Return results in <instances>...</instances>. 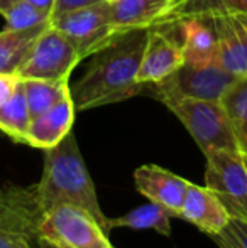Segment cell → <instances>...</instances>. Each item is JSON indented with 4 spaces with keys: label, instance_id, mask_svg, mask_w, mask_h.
Segmentation results:
<instances>
[{
    "label": "cell",
    "instance_id": "16",
    "mask_svg": "<svg viewBox=\"0 0 247 248\" xmlns=\"http://www.w3.org/2000/svg\"><path fill=\"white\" fill-rule=\"evenodd\" d=\"M175 26L181 27V49L185 62L210 64L217 56V36L212 22L203 17H188Z\"/></svg>",
    "mask_w": 247,
    "mask_h": 248
},
{
    "label": "cell",
    "instance_id": "5",
    "mask_svg": "<svg viewBox=\"0 0 247 248\" xmlns=\"http://www.w3.org/2000/svg\"><path fill=\"white\" fill-rule=\"evenodd\" d=\"M234 79V75L225 71L215 61L210 64L183 62L173 75L151 85V88L154 98L165 105L183 98L220 101L222 95Z\"/></svg>",
    "mask_w": 247,
    "mask_h": 248
},
{
    "label": "cell",
    "instance_id": "7",
    "mask_svg": "<svg viewBox=\"0 0 247 248\" xmlns=\"http://www.w3.org/2000/svg\"><path fill=\"white\" fill-rule=\"evenodd\" d=\"M205 186L227 208L231 218L247 221V160L239 150H210Z\"/></svg>",
    "mask_w": 247,
    "mask_h": 248
},
{
    "label": "cell",
    "instance_id": "31",
    "mask_svg": "<svg viewBox=\"0 0 247 248\" xmlns=\"http://www.w3.org/2000/svg\"><path fill=\"white\" fill-rule=\"evenodd\" d=\"M114 248H115V247H114Z\"/></svg>",
    "mask_w": 247,
    "mask_h": 248
},
{
    "label": "cell",
    "instance_id": "12",
    "mask_svg": "<svg viewBox=\"0 0 247 248\" xmlns=\"http://www.w3.org/2000/svg\"><path fill=\"white\" fill-rule=\"evenodd\" d=\"M188 183L185 177L156 164H144L134 170L135 191L149 201L168 208L175 218H180Z\"/></svg>",
    "mask_w": 247,
    "mask_h": 248
},
{
    "label": "cell",
    "instance_id": "8",
    "mask_svg": "<svg viewBox=\"0 0 247 248\" xmlns=\"http://www.w3.org/2000/svg\"><path fill=\"white\" fill-rule=\"evenodd\" d=\"M80 61L82 59L73 44L60 29L49 22L37 36L33 49L17 75L20 78L65 81L69 79L73 69Z\"/></svg>",
    "mask_w": 247,
    "mask_h": 248
},
{
    "label": "cell",
    "instance_id": "1",
    "mask_svg": "<svg viewBox=\"0 0 247 248\" xmlns=\"http://www.w3.org/2000/svg\"><path fill=\"white\" fill-rule=\"evenodd\" d=\"M146 39L148 29L125 31L92 56L86 73L71 88L76 111L125 101L146 88L137 79Z\"/></svg>",
    "mask_w": 247,
    "mask_h": 248
},
{
    "label": "cell",
    "instance_id": "22",
    "mask_svg": "<svg viewBox=\"0 0 247 248\" xmlns=\"http://www.w3.org/2000/svg\"><path fill=\"white\" fill-rule=\"evenodd\" d=\"M222 14H239L247 16V0H181L173 10L168 26L188 17H208L222 16Z\"/></svg>",
    "mask_w": 247,
    "mask_h": 248
},
{
    "label": "cell",
    "instance_id": "25",
    "mask_svg": "<svg viewBox=\"0 0 247 248\" xmlns=\"http://www.w3.org/2000/svg\"><path fill=\"white\" fill-rule=\"evenodd\" d=\"M99 2H103V0H54L51 19L61 16V14L69 12V10H75V9H80V7H86V5H92V3H99Z\"/></svg>",
    "mask_w": 247,
    "mask_h": 248
},
{
    "label": "cell",
    "instance_id": "15",
    "mask_svg": "<svg viewBox=\"0 0 247 248\" xmlns=\"http://www.w3.org/2000/svg\"><path fill=\"white\" fill-rule=\"evenodd\" d=\"M180 218L212 236L220 233L227 226L231 215L214 191L207 186L188 183Z\"/></svg>",
    "mask_w": 247,
    "mask_h": 248
},
{
    "label": "cell",
    "instance_id": "14",
    "mask_svg": "<svg viewBox=\"0 0 247 248\" xmlns=\"http://www.w3.org/2000/svg\"><path fill=\"white\" fill-rule=\"evenodd\" d=\"M75 113V101H73L71 92H69L49 110L31 118L24 144L43 150L54 147L71 132Z\"/></svg>",
    "mask_w": 247,
    "mask_h": 248
},
{
    "label": "cell",
    "instance_id": "20",
    "mask_svg": "<svg viewBox=\"0 0 247 248\" xmlns=\"http://www.w3.org/2000/svg\"><path fill=\"white\" fill-rule=\"evenodd\" d=\"M29 124L31 113L24 96L22 78H20L19 86L12 93V96L0 103V132H3L14 142L24 144Z\"/></svg>",
    "mask_w": 247,
    "mask_h": 248
},
{
    "label": "cell",
    "instance_id": "18",
    "mask_svg": "<svg viewBox=\"0 0 247 248\" xmlns=\"http://www.w3.org/2000/svg\"><path fill=\"white\" fill-rule=\"evenodd\" d=\"M48 26V24H46ZM46 26L33 29L0 31V75H17L36 43L37 36Z\"/></svg>",
    "mask_w": 247,
    "mask_h": 248
},
{
    "label": "cell",
    "instance_id": "27",
    "mask_svg": "<svg viewBox=\"0 0 247 248\" xmlns=\"http://www.w3.org/2000/svg\"><path fill=\"white\" fill-rule=\"evenodd\" d=\"M27 2L34 3L36 7H39V9L46 10V12H53V7H54V0H27Z\"/></svg>",
    "mask_w": 247,
    "mask_h": 248
},
{
    "label": "cell",
    "instance_id": "29",
    "mask_svg": "<svg viewBox=\"0 0 247 248\" xmlns=\"http://www.w3.org/2000/svg\"><path fill=\"white\" fill-rule=\"evenodd\" d=\"M107 2H114V0H107Z\"/></svg>",
    "mask_w": 247,
    "mask_h": 248
},
{
    "label": "cell",
    "instance_id": "9",
    "mask_svg": "<svg viewBox=\"0 0 247 248\" xmlns=\"http://www.w3.org/2000/svg\"><path fill=\"white\" fill-rule=\"evenodd\" d=\"M34 187L0 193V248H36L41 221Z\"/></svg>",
    "mask_w": 247,
    "mask_h": 248
},
{
    "label": "cell",
    "instance_id": "19",
    "mask_svg": "<svg viewBox=\"0 0 247 248\" xmlns=\"http://www.w3.org/2000/svg\"><path fill=\"white\" fill-rule=\"evenodd\" d=\"M220 105L232 125L239 149L247 160V76H239L231 83L222 95Z\"/></svg>",
    "mask_w": 247,
    "mask_h": 248
},
{
    "label": "cell",
    "instance_id": "4",
    "mask_svg": "<svg viewBox=\"0 0 247 248\" xmlns=\"http://www.w3.org/2000/svg\"><path fill=\"white\" fill-rule=\"evenodd\" d=\"M37 236L63 248H114L99 219L86 209L63 204L43 213Z\"/></svg>",
    "mask_w": 247,
    "mask_h": 248
},
{
    "label": "cell",
    "instance_id": "13",
    "mask_svg": "<svg viewBox=\"0 0 247 248\" xmlns=\"http://www.w3.org/2000/svg\"><path fill=\"white\" fill-rule=\"evenodd\" d=\"M178 0H114L109 2L110 19L119 32L168 26Z\"/></svg>",
    "mask_w": 247,
    "mask_h": 248
},
{
    "label": "cell",
    "instance_id": "30",
    "mask_svg": "<svg viewBox=\"0 0 247 248\" xmlns=\"http://www.w3.org/2000/svg\"><path fill=\"white\" fill-rule=\"evenodd\" d=\"M180 2H181V0H178V3H180ZM175 9H176V7H175Z\"/></svg>",
    "mask_w": 247,
    "mask_h": 248
},
{
    "label": "cell",
    "instance_id": "28",
    "mask_svg": "<svg viewBox=\"0 0 247 248\" xmlns=\"http://www.w3.org/2000/svg\"><path fill=\"white\" fill-rule=\"evenodd\" d=\"M36 248H63V247L56 245V243H53V242H49V240H44V238H39V236H37Z\"/></svg>",
    "mask_w": 247,
    "mask_h": 248
},
{
    "label": "cell",
    "instance_id": "26",
    "mask_svg": "<svg viewBox=\"0 0 247 248\" xmlns=\"http://www.w3.org/2000/svg\"><path fill=\"white\" fill-rule=\"evenodd\" d=\"M20 83L19 75H0V103L12 96Z\"/></svg>",
    "mask_w": 247,
    "mask_h": 248
},
{
    "label": "cell",
    "instance_id": "6",
    "mask_svg": "<svg viewBox=\"0 0 247 248\" xmlns=\"http://www.w3.org/2000/svg\"><path fill=\"white\" fill-rule=\"evenodd\" d=\"M51 24L73 44L80 59L92 58L122 34L114 27L107 0L61 14L51 19Z\"/></svg>",
    "mask_w": 247,
    "mask_h": 248
},
{
    "label": "cell",
    "instance_id": "10",
    "mask_svg": "<svg viewBox=\"0 0 247 248\" xmlns=\"http://www.w3.org/2000/svg\"><path fill=\"white\" fill-rule=\"evenodd\" d=\"M185 62L181 41L171 34L169 26L148 29L144 52L139 64L137 79L141 85L151 86L163 81Z\"/></svg>",
    "mask_w": 247,
    "mask_h": 248
},
{
    "label": "cell",
    "instance_id": "23",
    "mask_svg": "<svg viewBox=\"0 0 247 248\" xmlns=\"http://www.w3.org/2000/svg\"><path fill=\"white\" fill-rule=\"evenodd\" d=\"M0 16L5 19V29L22 31L51 22V14L27 0H0Z\"/></svg>",
    "mask_w": 247,
    "mask_h": 248
},
{
    "label": "cell",
    "instance_id": "2",
    "mask_svg": "<svg viewBox=\"0 0 247 248\" xmlns=\"http://www.w3.org/2000/svg\"><path fill=\"white\" fill-rule=\"evenodd\" d=\"M34 193L43 213L63 204L78 206L92 213L107 233V216L73 130L60 144L44 150L43 176L34 186Z\"/></svg>",
    "mask_w": 247,
    "mask_h": 248
},
{
    "label": "cell",
    "instance_id": "21",
    "mask_svg": "<svg viewBox=\"0 0 247 248\" xmlns=\"http://www.w3.org/2000/svg\"><path fill=\"white\" fill-rule=\"evenodd\" d=\"M22 88L31 118L49 110L66 93L71 92L69 79H65V81H49V79L22 78Z\"/></svg>",
    "mask_w": 247,
    "mask_h": 248
},
{
    "label": "cell",
    "instance_id": "17",
    "mask_svg": "<svg viewBox=\"0 0 247 248\" xmlns=\"http://www.w3.org/2000/svg\"><path fill=\"white\" fill-rule=\"evenodd\" d=\"M171 211L158 202L149 201L148 204L139 206L132 211L117 218H107V233L114 228H131V230H154L163 236H171Z\"/></svg>",
    "mask_w": 247,
    "mask_h": 248
},
{
    "label": "cell",
    "instance_id": "11",
    "mask_svg": "<svg viewBox=\"0 0 247 248\" xmlns=\"http://www.w3.org/2000/svg\"><path fill=\"white\" fill-rule=\"evenodd\" d=\"M208 20L217 36L215 62L235 78L247 76V16L222 14Z\"/></svg>",
    "mask_w": 247,
    "mask_h": 248
},
{
    "label": "cell",
    "instance_id": "24",
    "mask_svg": "<svg viewBox=\"0 0 247 248\" xmlns=\"http://www.w3.org/2000/svg\"><path fill=\"white\" fill-rule=\"evenodd\" d=\"M212 240L218 248H247V221L239 218H231L224 230Z\"/></svg>",
    "mask_w": 247,
    "mask_h": 248
},
{
    "label": "cell",
    "instance_id": "3",
    "mask_svg": "<svg viewBox=\"0 0 247 248\" xmlns=\"http://www.w3.org/2000/svg\"><path fill=\"white\" fill-rule=\"evenodd\" d=\"M185 125L193 140L207 154L210 150H239V142L220 101L183 98L166 105Z\"/></svg>",
    "mask_w": 247,
    "mask_h": 248
}]
</instances>
